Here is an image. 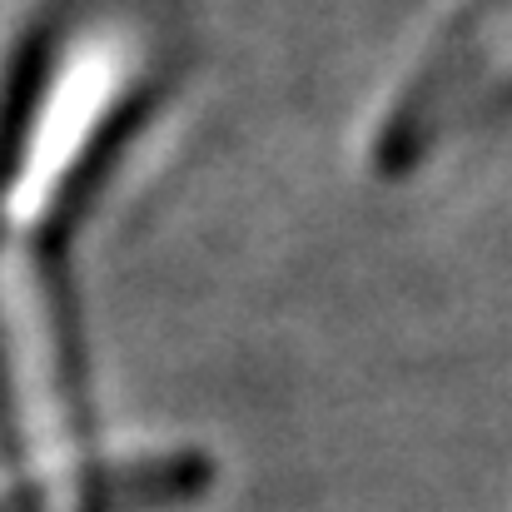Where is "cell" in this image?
Returning <instances> with one entry per match:
<instances>
[{
    "label": "cell",
    "instance_id": "cell-1",
    "mask_svg": "<svg viewBox=\"0 0 512 512\" xmlns=\"http://www.w3.org/2000/svg\"><path fill=\"white\" fill-rule=\"evenodd\" d=\"M125 90V45L115 30H80L45 75L30 120L20 130L15 165L0 184V378L10 423L45 473L35 493L0 503V512H120L184 498L199 488L194 463L155 458L140 468H115L110 478L75 473V428L60 373L55 304L45 244L65 184L80 170V155L100 135L105 115Z\"/></svg>",
    "mask_w": 512,
    "mask_h": 512
},
{
    "label": "cell",
    "instance_id": "cell-2",
    "mask_svg": "<svg viewBox=\"0 0 512 512\" xmlns=\"http://www.w3.org/2000/svg\"><path fill=\"white\" fill-rule=\"evenodd\" d=\"M503 90H512V0H498L493 10L468 20L453 35V45L413 75L388 120L383 155L398 165L428 155L448 130L473 120Z\"/></svg>",
    "mask_w": 512,
    "mask_h": 512
}]
</instances>
